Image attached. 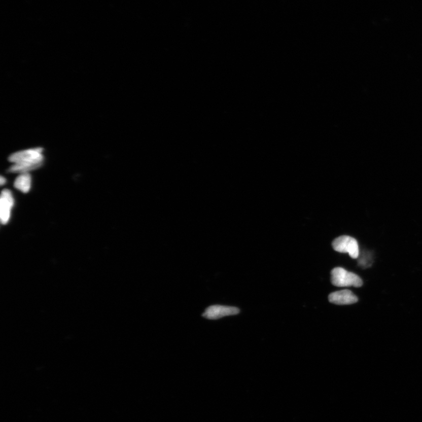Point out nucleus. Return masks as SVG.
I'll return each instance as SVG.
<instances>
[{
	"instance_id": "nucleus-1",
	"label": "nucleus",
	"mask_w": 422,
	"mask_h": 422,
	"mask_svg": "<svg viewBox=\"0 0 422 422\" xmlns=\"http://www.w3.org/2000/svg\"><path fill=\"white\" fill-rule=\"evenodd\" d=\"M43 152V148H37L19 151L11 154L9 160L14 164L8 171L25 174L41 167L44 160Z\"/></svg>"
},
{
	"instance_id": "nucleus-2",
	"label": "nucleus",
	"mask_w": 422,
	"mask_h": 422,
	"mask_svg": "<svg viewBox=\"0 0 422 422\" xmlns=\"http://www.w3.org/2000/svg\"><path fill=\"white\" fill-rule=\"evenodd\" d=\"M331 280L332 284L337 287L360 288L363 286V282L355 273L349 272L342 267H335L331 272Z\"/></svg>"
},
{
	"instance_id": "nucleus-3",
	"label": "nucleus",
	"mask_w": 422,
	"mask_h": 422,
	"mask_svg": "<svg viewBox=\"0 0 422 422\" xmlns=\"http://www.w3.org/2000/svg\"><path fill=\"white\" fill-rule=\"evenodd\" d=\"M334 251L340 253L348 254L350 257L357 259L359 257L360 251L359 244L354 237L343 235L334 239L332 243Z\"/></svg>"
},
{
	"instance_id": "nucleus-4",
	"label": "nucleus",
	"mask_w": 422,
	"mask_h": 422,
	"mask_svg": "<svg viewBox=\"0 0 422 422\" xmlns=\"http://www.w3.org/2000/svg\"><path fill=\"white\" fill-rule=\"evenodd\" d=\"M239 312V309L235 307L214 305L207 308L202 316L207 319L218 320L226 316L236 315Z\"/></svg>"
},
{
	"instance_id": "nucleus-5",
	"label": "nucleus",
	"mask_w": 422,
	"mask_h": 422,
	"mask_svg": "<svg viewBox=\"0 0 422 422\" xmlns=\"http://www.w3.org/2000/svg\"><path fill=\"white\" fill-rule=\"evenodd\" d=\"M14 203V198L11 191L7 189L4 190L0 199V218L3 224L8 223Z\"/></svg>"
},
{
	"instance_id": "nucleus-6",
	"label": "nucleus",
	"mask_w": 422,
	"mask_h": 422,
	"mask_svg": "<svg viewBox=\"0 0 422 422\" xmlns=\"http://www.w3.org/2000/svg\"><path fill=\"white\" fill-rule=\"evenodd\" d=\"M330 303L337 305L352 304L357 302L358 297L349 290H343L331 293L329 296Z\"/></svg>"
},
{
	"instance_id": "nucleus-7",
	"label": "nucleus",
	"mask_w": 422,
	"mask_h": 422,
	"mask_svg": "<svg viewBox=\"0 0 422 422\" xmlns=\"http://www.w3.org/2000/svg\"><path fill=\"white\" fill-rule=\"evenodd\" d=\"M14 187L22 193H26L31 187V177L28 173L19 175L14 182Z\"/></svg>"
},
{
	"instance_id": "nucleus-8",
	"label": "nucleus",
	"mask_w": 422,
	"mask_h": 422,
	"mask_svg": "<svg viewBox=\"0 0 422 422\" xmlns=\"http://www.w3.org/2000/svg\"><path fill=\"white\" fill-rule=\"evenodd\" d=\"M6 179L5 178H4V177H1V178H0V184H1L2 186H3V185L5 184L6 183Z\"/></svg>"
}]
</instances>
